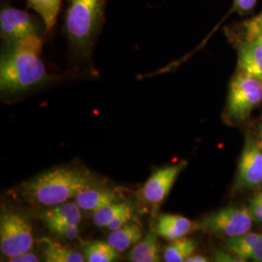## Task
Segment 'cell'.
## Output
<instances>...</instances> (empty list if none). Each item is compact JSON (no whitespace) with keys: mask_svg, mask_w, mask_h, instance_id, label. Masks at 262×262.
Segmentation results:
<instances>
[{"mask_svg":"<svg viewBox=\"0 0 262 262\" xmlns=\"http://www.w3.org/2000/svg\"><path fill=\"white\" fill-rule=\"evenodd\" d=\"M143 232L140 226L134 224H127L121 228L111 231L107 242L118 253H123L132 248L142 239Z\"/></svg>","mask_w":262,"mask_h":262,"instance_id":"16","label":"cell"},{"mask_svg":"<svg viewBox=\"0 0 262 262\" xmlns=\"http://www.w3.org/2000/svg\"><path fill=\"white\" fill-rule=\"evenodd\" d=\"M44 223H67L80 225L82 222V209L74 201H67L55 206L47 207L39 214Z\"/></svg>","mask_w":262,"mask_h":262,"instance_id":"13","label":"cell"},{"mask_svg":"<svg viewBox=\"0 0 262 262\" xmlns=\"http://www.w3.org/2000/svg\"><path fill=\"white\" fill-rule=\"evenodd\" d=\"M215 260L216 261H231V262H244L242 259L235 255H230L228 253L216 252V255L215 256Z\"/></svg>","mask_w":262,"mask_h":262,"instance_id":"29","label":"cell"},{"mask_svg":"<svg viewBox=\"0 0 262 262\" xmlns=\"http://www.w3.org/2000/svg\"><path fill=\"white\" fill-rule=\"evenodd\" d=\"M239 70L262 81V42L248 39L239 50Z\"/></svg>","mask_w":262,"mask_h":262,"instance_id":"12","label":"cell"},{"mask_svg":"<svg viewBox=\"0 0 262 262\" xmlns=\"http://www.w3.org/2000/svg\"><path fill=\"white\" fill-rule=\"evenodd\" d=\"M107 0H68L63 33L78 64L92 66V56L105 24Z\"/></svg>","mask_w":262,"mask_h":262,"instance_id":"3","label":"cell"},{"mask_svg":"<svg viewBox=\"0 0 262 262\" xmlns=\"http://www.w3.org/2000/svg\"><path fill=\"white\" fill-rule=\"evenodd\" d=\"M40 243L43 246V258L47 262H84V253H81L68 245L42 238Z\"/></svg>","mask_w":262,"mask_h":262,"instance_id":"14","label":"cell"},{"mask_svg":"<svg viewBox=\"0 0 262 262\" xmlns=\"http://www.w3.org/2000/svg\"><path fill=\"white\" fill-rule=\"evenodd\" d=\"M45 225L53 234L61 239L74 240L79 237V225L67 223H48Z\"/></svg>","mask_w":262,"mask_h":262,"instance_id":"22","label":"cell"},{"mask_svg":"<svg viewBox=\"0 0 262 262\" xmlns=\"http://www.w3.org/2000/svg\"><path fill=\"white\" fill-rule=\"evenodd\" d=\"M262 184V151L255 138H248L238 164L235 188H250Z\"/></svg>","mask_w":262,"mask_h":262,"instance_id":"9","label":"cell"},{"mask_svg":"<svg viewBox=\"0 0 262 262\" xmlns=\"http://www.w3.org/2000/svg\"><path fill=\"white\" fill-rule=\"evenodd\" d=\"M81 247L85 261L112 262L119 257V253L108 242L82 241Z\"/></svg>","mask_w":262,"mask_h":262,"instance_id":"18","label":"cell"},{"mask_svg":"<svg viewBox=\"0 0 262 262\" xmlns=\"http://www.w3.org/2000/svg\"><path fill=\"white\" fill-rule=\"evenodd\" d=\"M249 208L253 215V221L262 225V190L256 192L249 201Z\"/></svg>","mask_w":262,"mask_h":262,"instance_id":"23","label":"cell"},{"mask_svg":"<svg viewBox=\"0 0 262 262\" xmlns=\"http://www.w3.org/2000/svg\"><path fill=\"white\" fill-rule=\"evenodd\" d=\"M134 212V208L129 202H115L94 212L93 222L97 227H107L111 222L120 215Z\"/></svg>","mask_w":262,"mask_h":262,"instance_id":"20","label":"cell"},{"mask_svg":"<svg viewBox=\"0 0 262 262\" xmlns=\"http://www.w3.org/2000/svg\"><path fill=\"white\" fill-rule=\"evenodd\" d=\"M258 144L260 147V150L262 151V124L259 126V140H258Z\"/></svg>","mask_w":262,"mask_h":262,"instance_id":"31","label":"cell"},{"mask_svg":"<svg viewBox=\"0 0 262 262\" xmlns=\"http://www.w3.org/2000/svg\"><path fill=\"white\" fill-rule=\"evenodd\" d=\"M253 215L249 206H228L205 216L198 227L216 237L233 238L251 231Z\"/></svg>","mask_w":262,"mask_h":262,"instance_id":"6","label":"cell"},{"mask_svg":"<svg viewBox=\"0 0 262 262\" xmlns=\"http://www.w3.org/2000/svg\"><path fill=\"white\" fill-rule=\"evenodd\" d=\"M197 228L198 225L186 216L165 214L159 215L155 230L159 236L172 242L186 237Z\"/></svg>","mask_w":262,"mask_h":262,"instance_id":"10","label":"cell"},{"mask_svg":"<svg viewBox=\"0 0 262 262\" xmlns=\"http://www.w3.org/2000/svg\"><path fill=\"white\" fill-rule=\"evenodd\" d=\"M187 165V161L182 160L178 163L161 167L154 172L141 190V196L145 203L158 209L168 196L180 173Z\"/></svg>","mask_w":262,"mask_h":262,"instance_id":"8","label":"cell"},{"mask_svg":"<svg viewBox=\"0 0 262 262\" xmlns=\"http://www.w3.org/2000/svg\"><path fill=\"white\" fill-rule=\"evenodd\" d=\"M196 250V244L188 238H181L172 241L163 253V260L166 262H186Z\"/></svg>","mask_w":262,"mask_h":262,"instance_id":"21","label":"cell"},{"mask_svg":"<svg viewBox=\"0 0 262 262\" xmlns=\"http://www.w3.org/2000/svg\"><path fill=\"white\" fill-rule=\"evenodd\" d=\"M158 233L155 229H150L149 233L135 244L129 253V261L159 262L160 261Z\"/></svg>","mask_w":262,"mask_h":262,"instance_id":"15","label":"cell"},{"mask_svg":"<svg viewBox=\"0 0 262 262\" xmlns=\"http://www.w3.org/2000/svg\"><path fill=\"white\" fill-rule=\"evenodd\" d=\"M245 28L247 30V36L248 39L253 37L254 35H256L257 33L262 31V12L257 15L256 17H254L253 19L248 20L247 23H245Z\"/></svg>","mask_w":262,"mask_h":262,"instance_id":"24","label":"cell"},{"mask_svg":"<svg viewBox=\"0 0 262 262\" xmlns=\"http://www.w3.org/2000/svg\"><path fill=\"white\" fill-rule=\"evenodd\" d=\"M76 203L83 211L96 212L99 209L120 201L116 190L99 187L98 184L81 190L75 197Z\"/></svg>","mask_w":262,"mask_h":262,"instance_id":"11","label":"cell"},{"mask_svg":"<svg viewBox=\"0 0 262 262\" xmlns=\"http://www.w3.org/2000/svg\"><path fill=\"white\" fill-rule=\"evenodd\" d=\"M32 34H46L42 19L24 10L3 5L0 11V35L5 44L16 43Z\"/></svg>","mask_w":262,"mask_h":262,"instance_id":"7","label":"cell"},{"mask_svg":"<svg viewBox=\"0 0 262 262\" xmlns=\"http://www.w3.org/2000/svg\"><path fill=\"white\" fill-rule=\"evenodd\" d=\"M260 233L248 232L233 238H226L225 247L228 253L239 257L244 262L249 260L253 251V245L257 241Z\"/></svg>","mask_w":262,"mask_h":262,"instance_id":"19","label":"cell"},{"mask_svg":"<svg viewBox=\"0 0 262 262\" xmlns=\"http://www.w3.org/2000/svg\"><path fill=\"white\" fill-rule=\"evenodd\" d=\"M62 0H27L28 8L35 11L45 26V33L51 35L56 26Z\"/></svg>","mask_w":262,"mask_h":262,"instance_id":"17","label":"cell"},{"mask_svg":"<svg viewBox=\"0 0 262 262\" xmlns=\"http://www.w3.org/2000/svg\"><path fill=\"white\" fill-rule=\"evenodd\" d=\"M132 215H133V213L120 215L119 217L115 219L113 222H111L109 225H107L106 228H107L108 230H110V231L119 229V228L122 227L123 225H127V224L130 222V220L132 219Z\"/></svg>","mask_w":262,"mask_h":262,"instance_id":"26","label":"cell"},{"mask_svg":"<svg viewBox=\"0 0 262 262\" xmlns=\"http://www.w3.org/2000/svg\"><path fill=\"white\" fill-rule=\"evenodd\" d=\"M209 261V259L204 255H200V254H192L190 255L187 259L186 262H207Z\"/></svg>","mask_w":262,"mask_h":262,"instance_id":"30","label":"cell"},{"mask_svg":"<svg viewBox=\"0 0 262 262\" xmlns=\"http://www.w3.org/2000/svg\"><path fill=\"white\" fill-rule=\"evenodd\" d=\"M43 35L32 34L13 44H5L0 59V91L6 95L26 94L59 81L62 75L48 73L41 53Z\"/></svg>","mask_w":262,"mask_h":262,"instance_id":"1","label":"cell"},{"mask_svg":"<svg viewBox=\"0 0 262 262\" xmlns=\"http://www.w3.org/2000/svg\"><path fill=\"white\" fill-rule=\"evenodd\" d=\"M249 260L262 262V232L259 234L257 241L253 245V251L251 253Z\"/></svg>","mask_w":262,"mask_h":262,"instance_id":"27","label":"cell"},{"mask_svg":"<svg viewBox=\"0 0 262 262\" xmlns=\"http://www.w3.org/2000/svg\"><path fill=\"white\" fill-rule=\"evenodd\" d=\"M261 100L262 81L239 71L229 85L226 104L228 119L234 122L246 121Z\"/></svg>","mask_w":262,"mask_h":262,"instance_id":"5","label":"cell"},{"mask_svg":"<svg viewBox=\"0 0 262 262\" xmlns=\"http://www.w3.org/2000/svg\"><path fill=\"white\" fill-rule=\"evenodd\" d=\"M7 261L10 262H38L40 261L39 257L35 253H32L30 251L26 252V253H20L17 256L11 257L7 259Z\"/></svg>","mask_w":262,"mask_h":262,"instance_id":"28","label":"cell"},{"mask_svg":"<svg viewBox=\"0 0 262 262\" xmlns=\"http://www.w3.org/2000/svg\"><path fill=\"white\" fill-rule=\"evenodd\" d=\"M98 181L86 169L79 166H62L52 169L20 185V196L32 206H55L75 198L86 187Z\"/></svg>","mask_w":262,"mask_h":262,"instance_id":"2","label":"cell"},{"mask_svg":"<svg viewBox=\"0 0 262 262\" xmlns=\"http://www.w3.org/2000/svg\"><path fill=\"white\" fill-rule=\"evenodd\" d=\"M257 0H234L233 8L240 14H245L253 9Z\"/></svg>","mask_w":262,"mask_h":262,"instance_id":"25","label":"cell"},{"mask_svg":"<svg viewBox=\"0 0 262 262\" xmlns=\"http://www.w3.org/2000/svg\"><path fill=\"white\" fill-rule=\"evenodd\" d=\"M250 39H256V40H258V41L262 42V31L261 32H259V33H257L256 35H254L253 37L250 38Z\"/></svg>","mask_w":262,"mask_h":262,"instance_id":"32","label":"cell"},{"mask_svg":"<svg viewBox=\"0 0 262 262\" xmlns=\"http://www.w3.org/2000/svg\"><path fill=\"white\" fill-rule=\"evenodd\" d=\"M34 245L32 225L27 215L13 210L0 216V251L8 259L29 252Z\"/></svg>","mask_w":262,"mask_h":262,"instance_id":"4","label":"cell"}]
</instances>
